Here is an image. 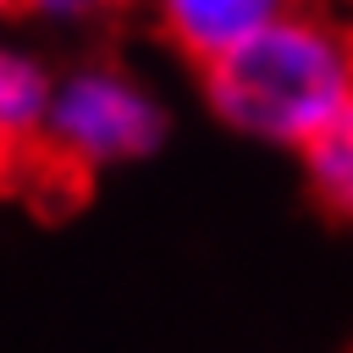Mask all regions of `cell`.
<instances>
[{"instance_id": "obj_1", "label": "cell", "mask_w": 353, "mask_h": 353, "mask_svg": "<svg viewBox=\"0 0 353 353\" xmlns=\"http://www.w3.org/2000/svg\"><path fill=\"white\" fill-rule=\"evenodd\" d=\"M204 99L226 127L259 143L303 149L353 99L347 28L292 6L287 17L259 28L248 44L204 66Z\"/></svg>"}, {"instance_id": "obj_2", "label": "cell", "mask_w": 353, "mask_h": 353, "mask_svg": "<svg viewBox=\"0 0 353 353\" xmlns=\"http://www.w3.org/2000/svg\"><path fill=\"white\" fill-rule=\"evenodd\" d=\"M160 132H165V110L143 83H132L116 66H83L66 83H55L39 154L72 182L77 171L149 154Z\"/></svg>"}, {"instance_id": "obj_3", "label": "cell", "mask_w": 353, "mask_h": 353, "mask_svg": "<svg viewBox=\"0 0 353 353\" xmlns=\"http://www.w3.org/2000/svg\"><path fill=\"white\" fill-rule=\"evenodd\" d=\"M292 6L298 0H154V17L160 33L204 72L237 44H248L259 28H270L276 17H287Z\"/></svg>"}, {"instance_id": "obj_4", "label": "cell", "mask_w": 353, "mask_h": 353, "mask_svg": "<svg viewBox=\"0 0 353 353\" xmlns=\"http://www.w3.org/2000/svg\"><path fill=\"white\" fill-rule=\"evenodd\" d=\"M298 154H303V176H309L314 199H320L336 221H353V99H347Z\"/></svg>"}, {"instance_id": "obj_5", "label": "cell", "mask_w": 353, "mask_h": 353, "mask_svg": "<svg viewBox=\"0 0 353 353\" xmlns=\"http://www.w3.org/2000/svg\"><path fill=\"white\" fill-rule=\"evenodd\" d=\"M50 99H55V83L44 77V66H39L33 55L0 44V127H6L22 149H39Z\"/></svg>"}, {"instance_id": "obj_6", "label": "cell", "mask_w": 353, "mask_h": 353, "mask_svg": "<svg viewBox=\"0 0 353 353\" xmlns=\"http://www.w3.org/2000/svg\"><path fill=\"white\" fill-rule=\"evenodd\" d=\"M33 154H39V149H22V143L0 127V193L17 188V182H33Z\"/></svg>"}, {"instance_id": "obj_7", "label": "cell", "mask_w": 353, "mask_h": 353, "mask_svg": "<svg viewBox=\"0 0 353 353\" xmlns=\"http://www.w3.org/2000/svg\"><path fill=\"white\" fill-rule=\"evenodd\" d=\"M22 6L39 17H99L110 0H22Z\"/></svg>"}, {"instance_id": "obj_8", "label": "cell", "mask_w": 353, "mask_h": 353, "mask_svg": "<svg viewBox=\"0 0 353 353\" xmlns=\"http://www.w3.org/2000/svg\"><path fill=\"white\" fill-rule=\"evenodd\" d=\"M11 6H22V0H0V17H6V11H11Z\"/></svg>"}, {"instance_id": "obj_9", "label": "cell", "mask_w": 353, "mask_h": 353, "mask_svg": "<svg viewBox=\"0 0 353 353\" xmlns=\"http://www.w3.org/2000/svg\"><path fill=\"white\" fill-rule=\"evenodd\" d=\"M347 50H353V22H347Z\"/></svg>"}, {"instance_id": "obj_10", "label": "cell", "mask_w": 353, "mask_h": 353, "mask_svg": "<svg viewBox=\"0 0 353 353\" xmlns=\"http://www.w3.org/2000/svg\"><path fill=\"white\" fill-rule=\"evenodd\" d=\"M342 6H353V0H342Z\"/></svg>"}]
</instances>
